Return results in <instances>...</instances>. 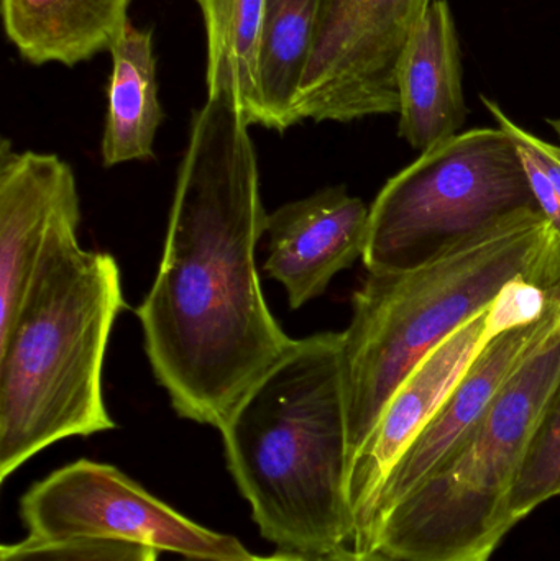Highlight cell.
Listing matches in <instances>:
<instances>
[{
	"label": "cell",
	"mask_w": 560,
	"mask_h": 561,
	"mask_svg": "<svg viewBox=\"0 0 560 561\" xmlns=\"http://www.w3.org/2000/svg\"><path fill=\"white\" fill-rule=\"evenodd\" d=\"M482 101L485 107L489 108L492 117L495 118L499 127L503 128L512 137V140L515 141L519 153L532 158L545 171L546 176L549 178V181H551L552 186L556 187L560 196V147L549 144V141L533 135L532 131L519 127L516 122H513L505 114V111L496 102L490 101L487 98H482Z\"/></svg>",
	"instance_id": "d6986e66"
},
{
	"label": "cell",
	"mask_w": 560,
	"mask_h": 561,
	"mask_svg": "<svg viewBox=\"0 0 560 561\" xmlns=\"http://www.w3.org/2000/svg\"><path fill=\"white\" fill-rule=\"evenodd\" d=\"M434 0H321L299 122L398 114V72Z\"/></svg>",
	"instance_id": "ba28073f"
},
{
	"label": "cell",
	"mask_w": 560,
	"mask_h": 561,
	"mask_svg": "<svg viewBox=\"0 0 560 561\" xmlns=\"http://www.w3.org/2000/svg\"><path fill=\"white\" fill-rule=\"evenodd\" d=\"M266 219L250 124L232 98L207 94L178 170L163 259L135 313L174 412L217 431L296 342L256 272Z\"/></svg>",
	"instance_id": "6da1fadb"
},
{
	"label": "cell",
	"mask_w": 560,
	"mask_h": 561,
	"mask_svg": "<svg viewBox=\"0 0 560 561\" xmlns=\"http://www.w3.org/2000/svg\"><path fill=\"white\" fill-rule=\"evenodd\" d=\"M549 125H551L552 128H555L556 134L560 137V121L559 118H551V121H548Z\"/></svg>",
	"instance_id": "603a6c76"
},
{
	"label": "cell",
	"mask_w": 560,
	"mask_h": 561,
	"mask_svg": "<svg viewBox=\"0 0 560 561\" xmlns=\"http://www.w3.org/2000/svg\"><path fill=\"white\" fill-rule=\"evenodd\" d=\"M560 496V376L529 440L510 511L515 523Z\"/></svg>",
	"instance_id": "e0dca14e"
},
{
	"label": "cell",
	"mask_w": 560,
	"mask_h": 561,
	"mask_svg": "<svg viewBox=\"0 0 560 561\" xmlns=\"http://www.w3.org/2000/svg\"><path fill=\"white\" fill-rule=\"evenodd\" d=\"M219 432L263 539L308 559L351 547L341 333L296 340Z\"/></svg>",
	"instance_id": "7a4b0ae2"
},
{
	"label": "cell",
	"mask_w": 560,
	"mask_h": 561,
	"mask_svg": "<svg viewBox=\"0 0 560 561\" xmlns=\"http://www.w3.org/2000/svg\"><path fill=\"white\" fill-rule=\"evenodd\" d=\"M181 561H312L308 557L296 556V553L282 552L276 556L256 557L249 560H226V559H206V557H183Z\"/></svg>",
	"instance_id": "7402d4cb"
},
{
	"label": "cell",
	"mask_w": 560,
	"mask_h": 561,
	"mask_svg": "<svg viewBox=\"0 0 560 561\" xmlns=\"http://www.w3.org/2000/svg\"><path fill=\"white\" fill-rule=\"evenodd\" d=\"M539 216L512 137L500 127L473 128L385 184L370 207L362 260L368 273L408 272Z\"/></svg>",
	"instance_id": "8992f818"
},
{
	"label": "cell",
	"mask_w": 560,
	"mask_h": 561,
	"mask_svg": "<svg viewBox=\"0 0 560 561\" xmlns=\"http://www.w3.org/2000/svg\"><path fill=\"white\" fill-rule=\"evenodd\" d=\"M516 283L560 286V242L542 216L420 268L368 273L341 333L351 463L404 379Z\"/></svg>",
	"instance_id": "3957f363"
},
{
	"label": "cell",
	"mask_w": 560,
	"mask_h": 561,
	"mask_svg": "<svg viewBox=\"0 0 560 561\" xmlns=\"http://www.w3.org/2000/svg\"><path fill=\"white\" fill-rule=\"evenodd\" d=\"M81 224L72 168L56 154L0 145V340L12 329L49 250Z\"/></svg>",
	"instance_id": "30bf717a"
},
{
	"label": "cell",
	"mask_w": 560,
	"mask_h": 561,
	"mask_svg": "<svg viewBox=\"0 0 560 561\" xmlns=\"http://www.w3.org/2000/svg\"><path fill=\"white\" fill-rule=\"evenodd\" d=\"M319 2L266 0L253 125L285 131L299 124V95L315 45Z\"/></svg>",
	"instance_id": "9a60e30c"
},
{
	"label": "cell",
	"mask_w": 560,
	"mask_h": 561,
	"mask_svg": "<svg viewBox=\"0 0 560 561\" xmlns=\"http://www.w3.org/2000/svg\"><path fill=\"white\" fill-rule=\"evenodd\" d=\"M112 75L101 154L105 168L153 158L163 121L153 33L128 22L111 48Z\"/></svg>",
	"instance_id": "5bb4252c"
},
{
	"label": "cell",
	"mask_w": 560,
	"mask_h": 561,
	"mask_svg": "<svg viewBox=\"0 0 560 561\" xmlns=\"http://www.w3.org/2000/svg\"><path fill=\"white\" fill-rule=\"evenodd\" d=\"M560 376V329L502 386L482 417L385 517L374 552L398 561H490L515 526L513 490Z\"/></svg>",
	"instance_id": "5b68a950"
},
{
	"label": "cell",
	"mask_w": 560,
	"mask_h": 561,
	"mask_svg": "<svg viewBox=\"0 0 560 561\" xmlns=\"http://www.w3.org/2000/svg\"><path fill=\"white\" fill-rule=\"evenodd\" d=\"M546 304L545 290L513 284L492 309L457 330L404 379L348 470L347 500L354 519L351 546L364 533L385 478L453 391L473 356L506 327L541 316Z\"/></svg>",
	"instance_id": "9c48e42d"
},
{
	"label": "cell",
	"mask_w": 560,
	"mask_h": 561,
	"mask_svg": "<svg viewBox=\"0 0 560 561\" xmlns=\"http://www.w3.org/2000/svg\"><path fill=\"white\" fill-rule=\"evenodd\" d=\"M157 550L107 539L25 540L0 549V561H158Z\"/></svg>",
	"instance_id": "ac0fdd59"
},
{
	"label": "cell",
	"mask_w": 560,
	"mask_h": 561,
	"mask_svg": "<svg viewBox=\"0 0 560 561\" xmlns=\"http://www.w3.org/2000/svg\"><path fill=\"white\" fill-rule=\"evenodd\" d=\"M370 209L344 186L293 201L266 219L265 272L288 294L292 309L322 296L338 273L364 259Z\"/></svg>",
	"instance_id": "8fae6325"
},
{
	"label": "cell",
	"mask_w": 560,
	"mask_h": 561,
	"mask_svg": "<svg viewBox=\"0 0 560 561\" xmlns=\"http://www.w3.org/2000/svg\"><path fill=\"white\" fill-rule=\"evenodd\" d=\"M20 516L33 539L124 540L181 557H253L236 537L193 523L98 461H75L33 484L20 501Z\"/></svg>",
	"instance_id": "52a82bcc"
},
{
	"label": "cell",
	"mask_w": 560,
	"mask_h": 561,
	"mask_svg": "<svg viewBox=\"0 0 560 561\" xmlns=\"http://www.w3.org/2000/svg\"><path fill=\"white\" fill-rule=\"evenodd\" d=\"M127 309L111 253L69 232L49 250L0 340V481L56 442L117 427L102 371L115 320Z\"/></svg>",
	"instance_id": "277c9868"
},
{
	"label": "cell",
	"mask_w": 560,
	"mask_h": 561,
	"mask_svg": "<svg viewBox=\"0 0 560 561\" xmlns=\"http://www.w3.org/2000/svg\"><path fill=\"white\" fill-rule=\"evenodd\" d=\"M3 30L32 65L75 66L111 51L130 0H0Z\"/></svg>",
	"instance_id": "4fadbf2b"
},
{
	"label": "cell",
	"mask_w": 560,
	"mask_h": 561,
	"mask_svg": "<svg viewBox=\"0 0 560 561\" xmlns=\"http://www.w3.org/2000/svg\"><path fill=\"white\" fill-rule=\"evenodd\" d=\"M206 28L207 94H224L253 125L266 0H197Z\"/></svg>",
	"instance_id": "2e32d148"
},
{
	"label": "cell",
	"mask_w": 560,
	"mask_h": 561,
	"mask_svg": "<svg viewBox=\"0 0 560 561\" xmlns=\"http://www.w3.org/2000/svg\"><path fill=\"white\" fill-rule=\"evenodd\" d=\"M312 561H398L390 559V557L384 556L380 552H357V550L351 549V547H344V549L335 550V552L329 553V556L318 557Z\"/></svg>",
	"instance_id": "44dd1931"
},
{
	"label": "cell",
	"mask_w": 560,
	"mask_h": 561,
	"mask_svg": "<svg viewBox=\"0 0 560 561\" xmlns=\"http://www.w3.org/2000/svg\"><path fill=\"white\" fill-rule=\"evenodd\" d=\"M522 158L525 161L529 184H532L533 193H535L536 201L541 207L542 216L548 220L549 227H551L560 242V196L558 191L552 186L545 171L532 158L525 157V154H522Z\"/></svg>",
	"instance_id": "ffe728a7"
},
{
	"label": "cell",
	"mask_w": 560,
	"mask_h": 561,
	"mask_svg": "<svg viewBox=\"0 0 560 561\" xmlns=\"http://www.w3.org/2000/svg\"><path fill=\"white\" fill-rule=\"evenodd\" d=\"M398 131L421 153L466 124L459 36L447 0H434L414 32L398 72Z\"/></svg>",
	"instance_id": "7c38bea8"
}]
</instances>
